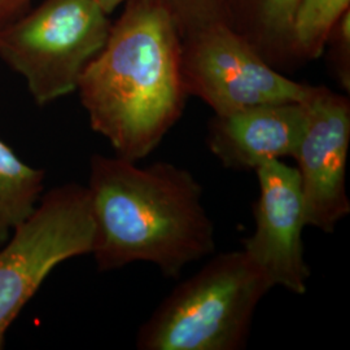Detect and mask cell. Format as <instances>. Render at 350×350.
<instances>
[{
    "label": "cell",
    "instance_id": "cell-8",
    "mask_svg": "<svg viewBox=\"0 0 350 350\" xmlns=\"http://www.w3.org/2000/svg\"><path fill=\"white\" fill-rule=\"evenodd\" d=\"M254 172L260 187L253 204L256 228L243 250L271 287L305 295L310 269L302 241L306 224L297 169L276 160Z\"/></svg>",
    "mask_w": 350,
    "mask_h": 350
},
{
    "label": "cell",
    "instance_id": "cell-10",
    "mask_svg": "<svg viewBox=\"0 0 350 350\" xmlns=\"http://www.w3.org/2000/svg\"><path fill=\"white\" fill-rule=\"evenodd\" d=\"M46 172L24 163L0 139V247L33 214L44 191Z\"/></svg>",
    "mask_w": 350,
    "mask_h": 350
},
{
    "label": "cell",
    "instance_id": "cell-14",
    "mask_svg": "<svg viewBox=\"0 0 350 350\" xmlns=\"http://www.w3.org/2000/svg\"><path fill=\"white\" fill-rule=\"evenodd\" d=\"M30 0H0V27L26 12Z\"/></svg>",
    "mask_w": 350,
    "mask_h": 350
},
{
    "label": "cell",
    "instance_id": "cell-12",
    "mask_svg": "<svg viewBox=\"0 0 350 350\" xmlns=\"http://www.w3.org/2000/svg\"><path fill=\"white\" fill-rule=\"evenodd\" d=\"M253 20L262 30L256 50L276 70L291 66V27L299 0H247Z\"/></svg>",
    "mask_w": 350,
    "mask_h": 350
},
{
    "label": "cell",
    "instance_id": "cell-3",
    "mask_svg": "<svg viewBox=\"0 0 350 350\" xmlns=\"http://www.w3.org/2000/svg\"><path fill=\"white\" fill-rule=\"evenodd\" d=\"M244 250L219 253L161 301L137 334L139 350H240L271 289Z\"/></svg>",
    "mask_w": 350,
    "mask_h": 350
},
{
    "label": "cell",
    "instance_id": "cell-11",
    "mask_svg": "<svg viewBox=\"0 0 350 350\" xmlns=\"http://www.w3.org/2000/svg\"><path fill=\"white\" fill-rule=\"evenodd\" d=\"M350 0H299L291 27V64L322 55L338 20L349 11Z\"/></svg>",
    "mask_w": 350,
    "mask_h": 350
},
{
    "label": "cell",
    "instance_id": "cell-15",
    "mask_svg": "<svg viewBox=\"0 0 350 350\" xmlns=\"http://www.w3.org/2000/svg\"><path fill=\"white\" fill-rule=\"evenodd\" d=\"M94 4H96L105 14H111V13L122 3L129 1V0H91Z\"/></svg>",
    "mask_w": 350,
    "mask_h": 350
},
{
    "label": "cell",
    "instance_id": "cell-2",
    "mask_svg": "<svg viewBox=\"0 0 350 350\" xmlns=\"http://www.w3.org/2000/svg\"><path fill=\"white\" fill-rule=\"evenodd\" d=\"M88 191L91 254L101 273L147 262L176 278L215 250L202 187L180 166L160 161L142 167L117 154L96 153L90 160Z\"/></svg>",
    "mask_w": 350,
    "mask_h": 350
},
{
    "label": "cell",
    "instance_id": "cell-1",
    "mask_svg": "<svg viewBox=\"0 0 350 350\" xmlns=\"http://www.w3.org/2000/svg\"><path fill=\"white\" fill-rule=\"evenodd\" d=\"M77 91L94 131L117 156L140 161L180 118L187 91L182 43L166 0H129Z\"/></svg>",
    "mask_w": 350,
    "mask_h": 350
},
{
    "label": "cell",
    "instance_id": "cell-4",
    "mask_svg": "<svg viewBox=\"0 0 350 350\" xmlns=\"http://www.w3.org/2000/svg\"><path fill=\"white\" fill-rule=\"evenodd\" d=\"M112 24L91 0H46L0 27V59L43 107L77 91Z\"/></svg>",
    "mask_w": 350,
    "mask_h": 350
},
{
    "label": "cell",
    "instance_id": "cell-7",
    "mask_svg": "<svg viewBox=\"0 0 350 350\" xmlns=\"http://www.w3.org/2000/svg\"><path fill=\"white\" fill-rule=\"evenodd\" d=\"M306 129L295 154L306 226L334 232L350 213L347 161L350 104L325 88H312L304 101Z\"/></svg>",
    "mask_w": 350,
    "mask_h": 350
},
{
    "label": "cell",
    "instance_id": "cell-5",
    "mask_svg": "<svg viewBox=\"0 0 350 350\" xmlns=\"http://www.w3.org/2000/svg\"><path fill=\"white\" fill-rule=\"evenodd\" d=\"M92 243L88 187L66 183L42 195L33 214L0 247V350L14 319L52 270L91 254Z\"/></svg>",
    "mask_w": 350,
    "mask_h": 350
},
{
    "label": "cell",
    "instance_id": "cell-6",
    "mask_svg": "<svg viewBox=\"0 0 350 350\" xmlns=\"http://www.w3.org/2000/svg\"><path fill=\"white\" fill-rule=\"evenodd\" d=\"M182 75L187 94L205 101L215 116L263 104L304 103L313 88L275 70L224 20L200 26L182 44Z\"/></svg>",
    "mask_w": 350,
    "mask_h": 350
},
{
    "label": "cell",
    "instance_id": "cell-16",
    "mask_svg": "<svg viewBox=\"0 0 350 350\" xmlns=\"http://www.w3.org/2000/svg\"><path fill=\"white\" fill-rule=\"evenodd\" d=\"M174 1L183 5H191V7H205L215 3L217 0H174Z\"/></svg>",
    "mask_w": 350,
    "mask_h": 350
},
{
    "label": "cell",
    "instance_id": "cell-13",
    "mask_svg": "<svg viewBox=\"0 0 350 350\" xmlns=\"http://www.w3.org/2000/svg\"><path fill=\"white\" fill-rule=\"evenodd\" d=\"M350 13L349 11L344 13L338 20V31L336 36L338 46L334 55V68L335 73L338 75L341 85L347 90L350 86V64H349V44H350Z\"/></svg>",
    "mask_w": 350,
    "mask_h": 350
},
{
    "label": "cell",
    "instance_id": "cell-9",
    "mask_svg": "<svg viewBox=\"0 0 350 350\" xmlns=\"http://www.w3.org/2000/svg\"><path fill=\"white\" fill-rule=\"evenodd\" d=\"M304 103L263 104L213 118L206 143L222 166L237 172L295 157L306 129Z\"/></svg>",
    "mask_w": 350,
    "mask_h": 350
}]
</instances>
